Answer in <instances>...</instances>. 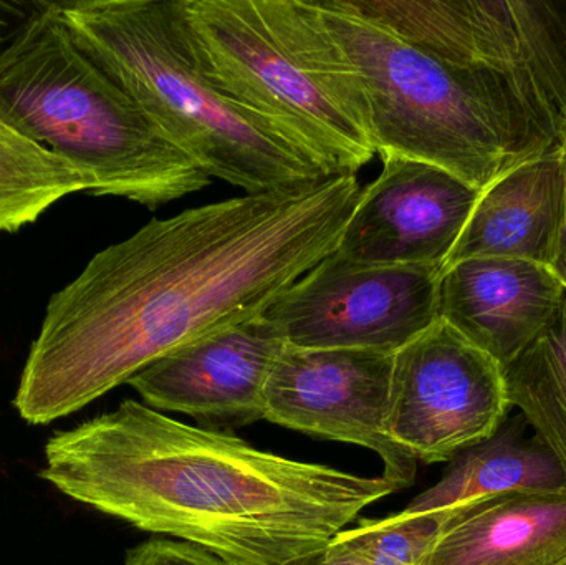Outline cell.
I'll return each mask as SVG.
<instances>
[{"label":"cell","mask_w":566,"mask_h":565,"mask_svg":"<svg viewBox=\"0 0 566 565\" xmlns=\"http://www.w3.org/2000/svg\"><path fill=\"white\" fill-rule=\"evenodd\" d=\"M0 119L76 166L93 196L158 209L211 185L39 2L0 53Z\"/></svg>","instance_id":"cell-4"},{"label":"cell","mask_w":566,"mask_h":565,"mask_svg":"<svg viewBox=\"0 0 566 565\" xmlns=\"http://www.w3.org/2000/svg\"><path fill=\"white\" fill-rule=\"evenodd\" d=\"M286 565H368L355 551L349 550L338 537H333L322 550L293 559Z\"/></svg>","instance_id":"cell-22"},{"label":"cell","mask_w":566,"mask_h":565,"mask_svg":"<svg viewBox=\"0 0 566 565\" xmlns=\"http://www.w3.org/2000/svg\"><path fill=\"white\" fill-rule=\"evenodd\" d=\"M451 520L449 514L401 511L386 520L361 521L336 537L368 565H422Z\"/></svg>","instance_id":"cell-19"},{"label":"cell","mask_w":566,"mask_h":565,"mask_svg":"<svg viewBox=\"0 0 566 565\" xmlns=\"http://www.w3.org/2000/svg\"><path fill=\"white\" fill-rule=\"evenodd\" d=\"M80 49L211 178L245 195L332 178L277 126L222 93L202 69L185 0L59 2Z\"/></svg>","instance_id":"cell-3"},{"label":"cell","mask_w":566,"mask_h":565,"mask_svg":"<svg viewBox=\"0 0 566 565\" xmlns=\"http://www.w3.org/2000/svg\"><path fill=\"white\" fill-rule=\"evenodd\" d=\"M208 79L282 129L332 176L376 155L358 70L310 0H185Z\"/></svg>","instance_id":"cell-5"},{"label":"cell","mask_w":566,"mask_h":565,"mask_svg":"<svg viewBox=\"0 0 566 565\" xmlns=\"http://www.w3.org/2000/svg\"><path fill=\"white\" fill-rule=\"evenodd\" d=\"M363 188L338 252L363 264L422 265L444 271L482 191L452 172L389 156Z\"/></svg>","instance_id":"cell-11"},{"label":"cell","mask_w":566,"mask_h":565,"mask_svg":"<svg viewBox=\"0 0 566 565\" xmlns=\"http://www.w3.org/2000/svg\"><path fill=\"white\" fill-rule=\"evenodd\" d=\"M511 408L560 461L566 477V291L551 324L504 368Z\"/></svg>","instance_id":"cell-18"},{"label":"cell","mask_w":566,"mask_h":565,"mask_svg":"<svg viewBox=\"0 0 566 565\" xmlns=\"http://www.w3.org/2000/svg\"><path fill=\"white\" fill-rule=\"evenodd\" d=\"M565 291L548 265L468 259L442 271L439 318L505 368L551 324Z\"/></svg>","instance_id":"cell-13"},{"label":"cell","mask_w":566,"mask_h":565,"mask_svg":"<svg viewBox=\"0 0 566 565\" xmlns=\"http://www.w3.org/2000/svg\"><path fill=\"white\" fill-rule=\"evenodd\" d=\"M422 565H566V491L509 494L458 514Z\"/></svg>","instance_id":"cell-15"},{"label":"cell","mask_w":566,"mask_h":565,"mask_svg":"<svg viewBox=\"0 0 566 565\" xmlns=\"http://www.w3.org/2000/svg\"><path fill=\"white\" fill-rule=\"evenodd\" d=\"M283 347L252 318L159 358L128 385L158 411L251 423L264 418L265 387Z\"/></svg>","instance_id":"cell-12"},{"label":"cell","mask_w":566,"mask_h":565,"mask_svg":"<svg viewBox=\"0 0 566 565\" xmlns=\"http://www.w3.org/2000/svg\"><path fill=\"white\" fill-rule=\"evenodd\" d=\"M564 491L560 461L535 435L528 440L515 425L462 451L442 480L419 494L405 513L454 517L509 494Z\"/></svg>","instance_id":"cell-16"},{"label":"cell","mask_w":566,"mask_h":565,"mask_svg":"<svg viewBox=\"0 0 566 565\" xmlns=\"http://www.w3.org/2000/svg\"><path fill=\"white\" fill-rule=\"evenodd\" d=\"M40 478L76 503L228 565H286L395 493L385 478L265 453L125 400L45 444Z\"/></svg>","instance_id":"cell-2"},{"label":"cell","mask_w":566,"mask_h":565,"mask_svg":"<svg viewBox=\"0 0 566 565\" xmlns=\"http://www.w3.org/2000/svg\"><path fill=\"white\" fill-rule=\"evenodd\" d=\"M395 352L283 347L265 387L264 420L378 454L396 491L411 486L418 463L388 433Z\"/></svg>","instance_id":"cell-10"},{"label":"cell","mask_w":566,"mask_h":565,"mask_svg":"<svg viewBox=\"0 0 566 565\" xmlns=\"http://www.w3.org/2000/svg\"><path fill=\"white\" fill-rule=\"evenodd\" d=\"M39 2L0 0V53L15 39L23 23L30 19Z\"/></svg>","instance_id":"cell-21"},{"label":"cell","mask_w":566,"mask_h":565,"mask_svg":"<svg viewBox=\"0 0 566 565\" xmlns=\"http://www.w3.org/2000/svg\"><path fill=\"white\" fill-rule=\"evenodd\" d=\"M316 3L361 76L379 158L429 163L484 191L515 166L557 146L494 76L434 59L345 0Z\"/></svg>","instance_id":"cell-6"},{"label":"cell","mask_w":566,"mask_h":565,"mask_svg":"<svg viewBox=\"0 0 566 565\" xmlns=\"http://www.w3.org/2000/svg\"><path fill=\"white\" fill-rule=\"evenodd\" d=\"M558 151H560L562 169H564V219H562L560 241H558L557 258L552 264V271L564 282L566 289V119L558 133Z\"/></svg>","instance_id":"cell-23"},{"label":"cell","mask_w":566,"mask_h":565,"mask_svg":"<svg viewBox=\"0 0 566 565\" xmlns=\"http://www.w3.org/2000/svg\"><path fill=\"white\" fill-rule=\"evenodd\" d=\"M434 59L504 83L545 138L566 119V2L345 0Z\"/></svg>","instance_id":"cell-7"},{"label":"cell","mask_w":566,"mask_h":565,"mask_svg":"<svg viewBox=\"0 0 566 565\" xmlns=\"http://www.w3.org/2000/svg\"><path fill=\"white\" fill-rule=\"evenodd\" d=\"M562 219L564 169L554 146L482 191L446 268L478 258L522 259L552 268Z\"/></svg>","instance_id":"cell-14"},{"label":"cell","mask_w":566,"mask_h":565,"mask_svg":"<svg viewBox=\"0 0 566 565\" xmlns=\"http://www.w3.org/2000/svg\"><path fill=\"white\" fill-rule=\"evenodd\" d=\"M90 181L73 163L0 119V234L33 224Z\"/></svg>","instance_id":"cell-17"},{"label":"cell","mask_w":566,"mask_h":565,"mask_svg":"<svg viewBox=\"0 0 566 565\" xmlns=\"http://www.w3.org/2000/svg\"><path fill=\"white\" fill-rule=\"evenodd\" d=\"M125 565H228L208 551L178 541L153 540L133 547Z\"/></svg>","instance_id":"cell-20"},{"label":"cell","mask_w":566,"mask_h":565,"mask_svg":"<svg viewBox=\"0 0 566 565\" xmlns=\"http://www.w3.org/2000/svg\"><path fill=\"white\" fill-rule=\"evenodd\" d=\"M511 410L504 368L448 322L395 352L388 433L422 463H441L494 437Z\"/></svg>","instance_id":"cell-9"},{"label":"cell","mask_w":566,"mask_h":565,"mask_svg":"<svg viewBox=\"0 0 566 565\" xmlns=\"http://www.w3.org/2000/svg\"><path fill=\"white\" fill-rule=\"evenodd\" d=\"M441 275L422 265L363 264L335 251L254 321L285 347L398 352L439 321Z\"/></svg>","instance_id":"cell-8"},{"label":"cell","mask_w":566,"mask_h":565,"mask_svg":"<svg viewBox=\"0 0 566 565\" xmlns=\"http://www.w3.org/2000/svg\"><path fill=\"white\" fill-rule=\"evenodd\" d=\"M356 176L244 195L168 219L96 252L52 295L13 407L49 425L159 358L258 317L338 249L358 205Z\"/></svg>","instance_id":"cell-1"}]
</instances>
